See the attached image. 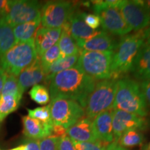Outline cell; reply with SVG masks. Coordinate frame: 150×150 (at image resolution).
I'll use <instances>...</instances> for the list:
<instances>
[{
    "label": "cell",
    "mask_w": 150,
    "mask_h": 150,
    "mask_svg": "<svg viewBox=\"0 0 150 150\" xmlns=\"http://www.w3.org/2000/svg\"><path fill=\"white\" fill-rule=\"evenodd\" d=\"M119 79L110 77L97 82L90 94L84 107L85 115L90 119L95 118L105 110L111 109L115 99Z\"/></svg>",
    "instance_id": "4"
},
{
    "label": "cell",
    "mask_w": 150,
    "mask_h": 150,
    "mask_svg": "<svg viewBox=\"0 0 150 150\" xmlns=\"http://www.w3.org/2000/svg\"><path fill=\"white\" fill-rule=\"evenodd\" d=\"M112 108L103 111L94 118L93 121L97 139L108 144L114 142L112 125Z\"/></svg>",
    "instance_id": "18"
},
{
    "label": "cell",
    "mask_w": 150,
    "mask_h": 150,
    "mask_svg": "<svg viewBox=\"0 0 150 150\" xmlns=\"http://www.w3.org/2000/svg\"><path fill=\"white\" fill-rule=\"evenodd\" d=\"M57 44L62 57L78 55L81 51L76 44V40L71 35L70 31L65 28H62L61 37Z\"/></svg>",
    "instance_id": "23"
},
{
    "label": "cell",
    "mask_w": 150,
    "mask_h": 150,
    "mask_svg": "<svg viewBox=\"0 0 150 150\" xmlns=\"http://www.w3.org/2000/svg\"><path fill=\"white\" fill-rule=\"evenodd\" d=\"M66 134L72 141L75 142H96L98 140L93 121L88 117L82 118L67 129Z\"/></svg>",
    "instance_id": "16"
},
{
    "label": "cell",
    "mask_w": 150,
    "mask_h": 150,
    "mask_svg": "<svg viewBox=\"0 0 150 150\" xmlns=\"http://www.w3.org/2000/svg\"><path fill=\"white\" fill-rule=\"evenodd\" d=\"M58 147L59 150H76L73 144V141L69 138L67 134L59 138Z\"/></svg>",
    "instance_id": "34"
},
{
    "label": "cell",
    "mask_w": 150,
    "mask_h": 150,
    "mask_svg": "<svg viewBox=\"0 0 150 150\" xmlns=\"http://www.w3.org/2000/svg\"><path fill=\"white\" fill-rule=\"evenodd\" d=\"M105 150H127L125 147H122L118 142H112L110 143Z\"/></svg>",
    "instance_id": "40"
},
{
    "label": "cell",
    "mask_w": 150,
    "mask_h": 150,
    "mask_svg": "<svg viewBox=\"0 0 150 150\" xmlns=\"http://www.w3.org/2000/svg\"><path fill=\"white\" fill-rule=\"evenodd\" d=\"M76 11L74 4L67 1H50L40 11L42 27L50 29L62 28Z\"/></svg>",
    "instance_id": "9"
},
{
    "label": "cell",
    "mask_w": 150,
    "mask_h": 150,
    "mask_svg": "<svg viewBox=\"0 0 150 150\" xmlns=\"http://www.w3.org/2000/svg\"><path fill=\"white\" fill-rule=\"evenodd\" d=\"M83 18L85 23L91 29L96 30L101 25V20L98 16L95 14L83 13Z\"/></svg>",
    "instance_id": "33"
},
{
    "label": "cell",
    "mask_w": 150,
    "mask_h": 150,
    "mask_svg": "<svg viewBox=\"0 0 150 150\" xmlns=\"http://www.w3.org/2000/svg\"><path fill=\"white\" fill-rule=\"evenodd\" d=\"M42 6L38 1L11 0L8 12L4 18L11 27L40 19Z\"/></svg>",
    "instance_id": "10"
},
{
    "label": "cell",
    "mask_w": 150,
    "mask_h": 150,
    "mask_svg": "<svg viewBox=\"0 0 150 150\" xmlns=\"http://www.w3.org/2000/svg\"><path fill=\"white\" fill-rule=\"evenodd\" d=\"M61 32L62 28H38L34 37L35 47L38 57H40L45 52L57 44Z\"/></svg>",
    "instance_id": "17"
},
{
    "label": "cell",
    "mask_w": 150,
    "mask_h": 150,
    "mask_svg": "<svg viewBox=\"0 0 150 150\" xmlns=\"http://www.w3.org/2000/svg\"><path fill=\"white\" fill-rule=\"evenodd\" d=\"M117 43L112 35L104 31L88 40L76 42L81 50L90 52H114Z\"/></svg>",
    "instance_id": "15"
},
{
    "label": "cell",
    "mask_w": 150,
    "mask_h": 150,
    "mask_svg": "<svg viewBox=\"0 0 150 150\" xmlns=\"http://www.w3.org/2000/svg\"><path fill=\"white\" fill-rule=\"evenodd\" d=\"M83 14V12L75 11L71 15L67 23L62 27L70 31L71 35L76 42L88 40L102 31L101 30H94L89 27L84 22Z\"/></svg>",
    "instance_id": "13"
},
{
    "label": "cell",
    "mask_w": 150,
    "mask_h": 150,
    "mask_svg": "<svg viewBox=\"0 0 150 150\" xmlns=\"http://www.w3.org/2000/svg\"><path fill=\"white\" fill-rule=\"evenodd\" d=\"M40 19L20 24L13 27V33L17 42H24L34 39L37 30L40 27Z\"/></svg>",
    "instance_id": "21"
},
{
    "label": "cell",
    "mask_w": 150,
    "mask_h": 150,
    "mask_svg": "<svg viewBox=\"0 0 150 150\" xmlns=\"http://www.w3.org/2000/svg\"><path fill=\"white\" fill-rule=\"evenodd\" d=\"M50 107L54 125L63 127L66 130L86 115L84 108L77 102L71 99H52Z\"/></svg>",
    "instance_id": "7"
},
{
    "label": "cell",
    "mask_w": 150,
    "mask_h": 150,
    "mask_svg": "<svg viewBox=\"0 0 150 150\" xmlns=\"http://www.w3.org/2000/svg\"><path fill=\"white\" fill-rule=\"evenodd\" d=\"M144 3H145V6H147V9L149 10L150 13V0H148V1H144Z\"/></svg>",
    "instance_id": "43"
},
{
    "label": "cell",
    "mask_w": 150,
    "mask_h": 150,
    "mask_svg": "<svg viewBox=\"0 0 150 150\" xmlns=\"http://www.w3.org/2000/svg\"><path fill=\"white\" fill-rule=\"evenodd\" d=\"M27 112L28 116L41 122L44 125L50 127L54 125L52 120L50 104L42 107H37L34 109H27Z\"/></svg>",
    "instance_id": "27"
},
{
    "label": "cell",
    "mask_w": 150,
    "mask_h": 150,
    "mask_svg": "<svg viewBox=\"0 0 150 150\" xmlns=\"http://www.w3.org/2000/svg\"><path fill=\"white\" fill-rule=\"evenodd\" d=\"M147 150H150V143H149V145H148V147H147Z\"/></svg>",
    "instance_id": "44"
},
{
    "label": "cell",
    "mask_w": 150,
    "mask_h": 150,
    "mask_svg": "<svg viewBox=\"0 0 150 150\" xmlns=\"http://www.w3.org/2000/svg\"><path fill=\"white\" fill-rule=\"evenodd\" d=\"M22 95L23 93L20 91L18 77L13 74L7 73L1 95H13V96L22 97Z\"/></svg>",
    "instance_id": "28"
},
{
    "label": "cell",
    "mask_w": 150,
    "mask_h": 150,
    "mask_svg": "<svg viewBox=\"0 0 150 150\" xmlns=\"http://www.w3.org/2000/svg\"><path fill=\"white\" fill-rule=\"evenodd\" d=\"M112 109L145 117L147 115V105L138 81L129 77L120 79L117 82Z\"/></svg>",
    "instance_id": "2"
},
{
    "label": "cell",
    "mask_w": 150,
    "mask_h": 150,
    "mask_svg": "<svg viewBox=\"0 0 150 150\" xmlns=\"http://www.w3.org/2000/svg\"><path fill=\"white\" fill-rule=\"evenodd\" d=\"M23 134L29 139L40 140L52 134V127L44 125L41 122L26 115L22 117Z\"/></svg>",
    "instance_id": "20"
},
{
    "label": "cell",
    "mask_w": 150,
    "mask_h": 150,
    "mask_svg": "<svg viewBox=\"0 0 150 150\" xmlns=\"http://www.w3.org/2000/svg\"><path fill=\"white\" fill-rule=\"evenodd\" d=\"M61 57V51H60L58 44L55 45L47 50L46 52H45L40 57H39L44 72L52 63H54V62Z\"/></svg>",
    "instance_id": "30"
},
{
    "label": "cell",
    "mask_w": 150,
    "mask_h": 150,
    "mask_svg": "<svg viewBox=\"0 0 150 150\" xmlns=\"http://www.w3.org/2000/svg\"><path fill=\"white\" fill-rule=\"evenodd\" d=\"M131 72L136 79L141 81L150 80V49L142 44L135 58Z\"/></svg>",
    "instance_id": "19"
},
{
    "label": "cell",
    "mask_w": 150,
    "mask_h": 150,
    "mask_svg": "<svg viewBox=\"0 0 150 150\" xmlns=\"http://www.w3.org/2000/svg\"><path fill=\"white\" fill-rule=\"evenodd\" d=\"M79 56V54L61 57L54 62V63H52L45 71V81L49 82L52 77H53L56 74L62 72V71L72 68V67L76 65L78 61Z\"/></svg>",
    "instance_id": "22"
},
{
    "label": "cell",
    "mask_w": 150,
    "mask_h": 150,
    "mask_svg": "<svg viewBox=\"0 0 150 150\" xmlns=\"http://www.w3.org/2000/svg\"><path fill=\"white\" fill-rule=\"evenodd\" d=\"M6 72L1 67H0V95H1L4 84L6 78Z\"/></svg>",
    "instance_id": "41"
},
{
    "label": "cell",
    "mask_w": 150,
    "mask_h": 150,
    "mask_svg": "<svg viewBox=\"0 0 150 150\" xmlns=\"http://www.w3.org/2000/svg\"><path fill=\"white\" fill-rule=\"evenodd\" d=\"M18 84L22 93L29 88L45 81V74L41 65L40 58L24 69L18 76Z\"/></svg>",
    "instance_id": "14"
},
{
    "label": "cell",
    "mask_w": 150,
    "mask_h": 150,
    "mask_svg": "<svg viewBox=\"0 0 150 150\" xmlns=\"http://www.w3.org/2000/svg\"><path fill=\"white\" fill-rule=\"evenodd\" d=\"M76 150H105L109 145L106 142L97 140L96 142H79L73 141Z\"/></svg>",
    "instance_id": "31"
},
{
    "label": "cell",
    "mask_w": 150,
    "mask_h": 150,
    "mask_svg": "<svg viewBox=\"0 0 150 150\" xmlns=\"http://www.w3.org/2000/svg\"><path fill=\"white\" fill-rule=\"evenodd\" d=\"M38 142L40 150H59V138L50 136L38 140Z\"/></svg>",
    "instance_id": "32"
},
{
    "label": "cell",
    "mask_w": 150,
    "mask_h": 150,
    "mask_svg": "<svg viewBox=\"0 0 150 150\" xmlns=\"http://www.w3.org/2000/svg\"><path fill=\"white\" fill-rule=\"evenodd\" d=\"M140 86L146 104L150 106V80L142 81L140 83Z\"/></svg>",
    "instance_id": "35"
},
{
    "label": "cell",
    "mask_w": 150,
    "mask_h": 150,
    "mask_svg": "<svg viewBox=\"0 0 150 150\" xmlns=\"http://www.w3.org/2000/svg\"><path fill=\"white\" fill-rule=\"evenodd\" d=\"M49 90L52 99L65 98L77 102L84 108L96 81L75 65L52 77Z\"/></svg>",
    "instance_id": "1"
},
{
    "label": "cell",
    "mask_w": 150,
    "mask_h": 150,
    "mask_svg": "<svg viewBox=\"0 0 150 150\" xmlns=\"http://www.w3.org/2000/svg\"><path fill=\"white\" fill-rule=\"evenodd\" d=\"M65 134H66V129H65L64 127L60 126V125H53L51 134L52 136L59 138Z\"/></svg>",
    "instance_id": "36"
},
{
    "label": "cell",
    "mask_w": 150,
    "mask_h": 150,
    "mask_svg": "<svg viewBox=\"0 0 150 150\" xmlns=\"http://www.w3.org/2000/svg\"><path fill=\"white\" fill-rule=\"evenodd\" d=\"M34 39L24 42H17L0 56V66L8 74L18 76L24 69L37 59Z\"/></svg>",
    "instance_id": "5"
},
{
    "label": "cell",
    "mask_w": 150,
    "mask_h": 150,
    "mask_svg": "<svg viewBox=\"0 0 150 150\" xmlns=\"http://www.w3.org/2000/svg\"><path fill=\"white\" fill-rule=\"evenodd\" d=\"M10 0H0V19L4 18L8 12Z\"/></svg>",
    "instance_id": "37"
},
{
    "label": "cell",
    "mask_w": 150,
    "mask_h": 150,
    "mask_svg": "<svg viewBox=\"0 0 150 150\" xmlns=\"http://www.w3.org/2000/svg\"><path fill=\"white\" fill-rule=\"evenodd\" d=\"M143 30L124 35L118 42L112 56L111 77L119 79L122 74L131 71L135 58L144 42Z\"/></svg>",
    "instance_id": "3"
},
{
    "label": "cell",
    "mask_w": 150,
    "mask_h": 150,
    "mask_svg": "<svg viewBox=\"0 0 150 150\" xmlns=\"http://www.w3.org/2000/svg\"><path fill=\"white\" fill-rule=\"evenodd\" d=\"M112 125L114 142H118L124 133L132 129H143L146 127L147 124L143 117L124 110L113 109Z\"/></svg>",
    "instance_id": "12"
},
{
    "label": "cell",
    "mask_w": 150,
    "mask_h": 150,
    "mask_svg": "<svg viewBox=\"0 0 150 150\" xmlns=\"http://www.w3.org/2000/svg\"><path fill=\"white\" fill-rule=\"evenodd\" d=\"M21 99L22 97L13 95H0V122L18 109Z\"/></svg>",
    "instance_id": "25"
},
{
    "label": "cell",
    "mask_w": 150,
    "mask_h": 150,
    "mask_svg": "<svg viewBox=\"0 0 150 150\" xmlns=\"http://www.w3.org/2000/svg\"><path fill=\"white\" fill-rule=\"evenodd\" d=\"M29 94L31 99L38 104L45 105L50 100V92L45 86L40 84L33 86Z\"/></svg>",
    "instance_id": "29"
},
{
    "label": "cell",
    "mask_w": 150,
    "mask_h": 150,
    "mask_svg": "<svg viewBox=\"0 0 150 150\" xmlns=\"http://www.w3.org/2000/svg\"><path fill=\"white\" fill-rule=\"evenodd\" d=\"M17 43L13 33V27L0 19V56H2Z\"/></svg>",
    "instance_id": "24"
},
{
    "label": "cell",
    "mask_w": 150,
    "mask_h": 150,
    "mask_svg": "<svg viewBox=\"0 0 150 150\" xmlns=\"http://www.w3.org/2000/svg\"><path fill=\"white\" fill-rule=\"evenodd\" d=\"M7 150H25V145H21L20 146H18V147L13 148V149H7Z\"/></svg>",
    "instance_id": "42"
},
{
    "label": "cell",
    "mask_w": 150,
    "mask_h": 150,
    "mask_svg": "<svg viewBox=\"0 0 150 150\" xmlns=\"http://www.w3.org/2000/svg\"><path fill=\"white\" fill-rule=\"evenodd\" d=\"M144 42L143 44L150 49V26L143 30Z\"/></svg>",
    "instance_id": "39"
},
{
    "label": "cell",
    "mask_w": 150,
    "mask_h": 150,
    "mask_svg": "<svg viewBox=\"0 0 150 150\" xmlns=\"http://www.w3.org/2000/svg\"><path fill=\"white\" fill-rule=\"evenodd\" d=\"M113 52H90L81 50L76 66L95 80H104L112 76Z\"/></svg>",
    "instance_id": "6"
},
{
    "label": "cell",
    "mask_w": 150,
    "mask_h": 150,
    "mask_svg": "<svg viewBox=\"0 0 150 150\" xmlns=\"http://www.w3.org/2000/svg\"><path fill=\"white\" fill-rule=\"evenodd\" d=\"M91 3L93 4V10L95 15L100 18L105 32L124 36L131 31L117 8L108 6L105 1H93Z\"/></svg>",
    "instance_id": "8"
},
{
    "label": "cell",
    "mask_w": 150,
    "mask_h": 150,
    "mask_svg": "<svg viewBox=\"0 0 150 150\" xmlns=\"http://www.w3.org/2000/svg\"><path fill=\"white\" fill-rule=\"evenodd\" d=\"M143 142V136L138 130H129L122 135L118 143L123 147H131L141 145Z\"/></svg>",
    "instance_id": "26"
},
{
    "label": "cell",
    "mask_w": 150,
    "mask_h": 150,
    "mask_svg": "<svg viewBox=\"0 0 150 150\" xmlns=\"http://www.w3.org/2000/svg\"><path fill=\"white\" fill-rule=\"evenodd\" d=\"M24 145L25 150H40L38 140L29 139Z\"/></svg>",
    "instance_id": "38"
},
{
    "label": "cell",
    "mask_w": 150,
    "mask_h": 150,
    "mask_svg": "<svg viewBox=\"0 0 150 150\" xmlns=\"http://www.w3.org/2000/svg\"><path fill=\"white\" fill-rule=\"evenodd\" d=\"M117 9L131 31H139L150 26V13L144 1H122Z\"/></svg>",
    "instance_id": "11"
}]
</instances>
